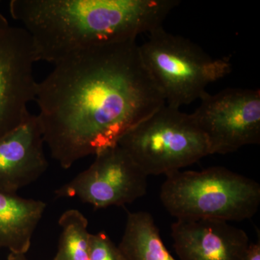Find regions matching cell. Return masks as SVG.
<instances>
[{
    "mask_svg": "<svg viewBox=\"0 0 260 260\" xmlns=\"http://www.w3.org/2000/svg\"><path fill=\"white\" fill-rule=\"evenodd\" d=\"M54 65L35 101L45 144L63 169L118 145L166 104L136 41L87 48Z\"/></svg>",
    "mask_w": 260,
    "mask_h": 260,
    "instance_id": "1",
    "label": "cell"
},
{
    "mask_svg": "<svg viewBox=\"0 0 260 260\" xmlns=\"http://www.w3.org/2000/svg\"><path fill=\"white\" fill-rule=\"evenodd\" d=\"M179 0H11L38 61L56 64L87 48L136 41L162 27Z\"/></svg>",
    "mask_w": 260,
    "mask_h": 260,
    "instance_id": "2",
    "label": "cell"
},
{
    "mask_svg": "<svg viewBox=\"0 0 260 260\" xmlns=\"http://www.w3.org/2000/svg\"><path fill=\"white\" fill-rule=\"evenodd\" d=\"M160 199L177 219L242 221L257 213L260 186L256 181L222 167L200 172L178 171L167 176Z\"/></svg>",
    "mask_w": 260,
    "mask_h": 260,
    "instance_id": "3",
    "label": "cell"
},
{
    "mask_svg": "<svg viewBox=\"0 0 260 260\" xmlns=\"http://www.w3.org/2000/svg\"><path fill=\"white\" fill-rule=\"evenodd\" d=\"M142 60L166 104L179 108L200 100L210 84L230 74L228 58H214L198 44L160 27L139 46Z\"/></svg>",
    "mask_w": 260,
    "mask_h": 260,
    "instance_id": "4",
    "label": "cell"
},
{
    "mask_svg": "<svg viewBox=\"0 0 260 260\" xmlns=\"http://www.w3.org/2000/svg\"><path fill=\"white\" fill-rule=\"evenodd\" d=\"M118 145L147 176H167L210 155L191 114L164 104L128 131Z\"/></svg>",
    "mask_w": 260,
    "mask_h": 260,
    "instance_id": "5",
    "label": "cell"
},
{
    "mask_svg": "<svg viewBox=\"0 0 260 260\" xmlns=\"http://www.w3.org/2000/svg\"><path fill=\"white\" fill-rule=\"evenodd\" d=\"M191 114L208 141L210 155L232 153L260 143L259 89L205 93Z\"/></svg>",
    "mask_w": 260,
    "mask_h": 260,
    "instance_id": "6",
    "label": "cell"
},
{
    "mask_svg": "<svg viewBox=\"0 0 260 260\" xmlns=\"http://www.w3.org/2000/svg\"><path fill=\"white\" fill-rule=\"evenodd\" d=\"M95 156L88 169L56 189V198H77L101 209L129 204L146 194L148 176L119 145Z\"/></svg>",
    "mask_w": 260,
    "mask_h": 260,
    "instance_id": "7",
    "label": "cell"
},
{
    "mask_svg": "<svg viewBox=\"0 0 260 260\" xmlns=\"http://www.w3.org/2000/svg\"><path fill=\"white\" fill-rule=\"evenodd\" d=\"M38 61L31 38L0 13V138L20 125L35 100Z\"/></svg>",
    "mask_w": 260,
    "mask_h": 260,
    "instance_id": "8",
    "label": "cell"
},
{
    "mask_svg": "<svg viewBox=\"0 0 260 260\" xmlns=\"http://www.w3.org/2000/svg\"><path fill=\"white\" fill-rule=\"evenodd\" d=\"M38 116L29 113L20 125L0 138V192L17 194L49 167Z\"/></svg>",
    "mask_w": 260,
    "mask_h": 260,
    "instance_id": "9",
    "label": "cell"
},
{
    "mask_svg": "<svg viewBox=\"0 0 260 260\" xmlns=\"http://www.w3.org/2000/svg\"><path fill=\"white\" fill-rule=\"evenodd\" d=\"M172 237L180 260H244L249 244L244 230L215 219H177Z\"/></svg>",
    "mask_w": 260,
    "mask_h": 260,
    "instance_id": "10",
    "label": "cell"
},
{
    "mask_svg": "<svg viewBox=\"0 0 260 260\" xmlns=\"http://www.w3.org/2000/svg\"><path fill=\"white\" fill-rule=\"evenodd\" d=\"M46 208L41 200L0 192V249L26 254Z\"/></svg>",
    "mask_w": 260,
    "mask_h": 260,
    "instance_id": "11",
    "label": "cell"
},
{
    "mask_svg": "<svg viewBox=\"0 0 260 260\" xmlns=\"http://www.w3.org/2000/svg\"><path fill=\"white\" fill-rule=\"evenodd\" d=\"M118 246L126 260H176L164 245L153 216L147 212L128 213Z\"/></svg>",
    "mask_w": 260,
    "mask_h": 260,
    "instance_id": "12",
    "label": "cell"
},
{
    "mask_svg": "<svg viewBox=\"0 0 260 260\" xmlns=\"http://www.w3.org/2000/svg\"><path fill=\"white\" fill-rule=\"evenodd\" d=\"M59 225L60 237L52 260H89L90 233L86 217L78 210H68L61 214Z\"/></svg>",
    "mask_w": 260,
    "mask_h": 260,
    "instance_id": "13",
    "label": "cell"
},
{
    "mask_svg": "<svg viewBox=\"0 0 260 260\" xmlns=\"http://www.w3.org/2000/svg\"><path fill=\"white\" fill-rule=\"evenodd\" d=\"M89 260H126L105 232L90 234Z\"/></svg>",
    "mask_w": 260,
    "mask_h": 260,
    "instance_id": "14",
    "label": "cell"
},
{
    "mask_svg": "<svg viewBox=\"0 0 260 260\" xmlns=\"http://www.w3.org/2000/svg\"><path fill=\"white\" fill-rule=\"evenodd\" d=\"M244 260H260V242L249 243Z\"/></svg>",
    "mask_w": 260,
    "mask_h": 260,
    "instance_id": "15",
    "label": "cell"
},
{
    "mask_svg": "<svg viewBox=\"0 0 260 260\" xmlns=\"http://www.w3.org/2000/svg\"><path fill=\"white\" fill-rule=\"evenodd\" d=\"M8 260H29L24 254H15L10 253L8 256Z\"/></svg>",
    "mask_w": 260,
    "mask_h": 260,
    "instance_id": "16",
    "label": "cell"
},
{
    "mask_svg": "<svg viewBox=\"0 0 260 260\" xmlns=\"http://www.w3.org/2000/svg\"><path fill=\"white\" fill-rule=\"evenodd\" d=\"M0 3H1V2H0Z\"/></svg>",
    "mask_w": 260,
    "mask_h": 260,
    "instance_id": "17",
    "label": "cell"
}]
</instances>
